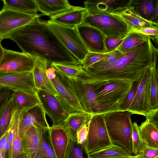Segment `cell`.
<instances>
[{"label": "cell", "instance_id": "obj_1", "mask_svg": "<svg viewBox=\"0 0 158 158\" xmlns=\"http://www.w3.org/2000/svg\"><path fill=\"white\" fill-rule=\"evenodd\" d=\"M40 17L12 31L7 39L15 42L23 52L44 60L48 64H81L52 32L47 21Z\"/></svg>", "mask_w": 158, "mask_h": 158}, {"label": "cell", "instance_id": "obj_2", "mask_svg": "<svg viewBox=\"0 0 158 158\" xmlns=\"http://www.w3.org/2000/svg\"><path fill=\"white\" fill-rule=\"evenodd\" d=\"M158 50L149 37L145 41L124 53L115 63L85 69L87 77L98 80H139L142 74L157 62Z\"/></svg>", "mask_w": 158, "mask_h": 158}, {"label": "cell", "instance_id": "obj_3", "mask_svg": "<svg viewBox=\"0 0 158 158\" xmlns=\"http://www.w3.org/2000/svg\"><path fill=\"white\" fill-rule=\"evenodd\" d=\"M89 78L92 82L99 104L110 112L116 111L130 90L134 81L123 80H98Z\"/></svg>", "mask_w": 158, "mask_h": 158}, {"label": "cell", "instance_id": "obj_4", "mask_svg": "<svg viewBox=\"0 0 158 158\" xmlns=\"http://www.w3.org/2000/svg\"><path fill=\"white\" fill-rule=\"evenodd\" d=\"M132 114L128 111H113L105 114V124L112 143L122 147L131 155Z\"/></svg>", "mask_w": 158, "mask_h": 158}, {"label": "cell", "instance_id": "obj_5", "mask_svg": "<svg viewBox=\"0 0 158 158\" xmlns=\"http://www.w3.org/2000/svg\"><path fill=\"white\" fill-rule=\"evenodd\" d=\"M81 24L94 27L106 37L121 39H124L133 31L124 20L112 14L88 11Z\"/></svg>", "mask_w": 158, "mask_h": 158}, {"label": "cell", "instance_id": "obj_6", "mask_svg": "<svg viewBox=\"0 0 158 158\" xmlns=\"http://www.w3.org/2000/svg\"><path fill=\"white\" fill-rule=\"evenodd\" d=\"M72 81L78 100L85 112L91 115L110 112L99 104L93 84L84 73Z\"/></svg>", "mask_w": 158, "mask_h": 158}, {"label": "cell", "instance_id": "obj_7", "mask_svg": "<svg viewBox=\"0 0 158 158\" xmlns=\"http://www.w3.org/2000/svg\"><path fill=\"white\" fill-rule=\"evenodd\" d=\"M105 114L91 115L89 121L85 143L86 149L89 154L106 148L112 144L105 124Z\"/></svg>", "mask_w": 158, "mask_h": 158}, {"label": "cell", "instance_id": "obj_8", "mask_svg": "<svg viewBox=\"0 0 158 158\" xmlns=\"http://www.w3.org/2000/svg\"><path fill=\"white\" fill-rule=\"evenodd\" d=\"M47 23L61 42L81 64L89 51L81 38L76 27H67L48 20Z\"/></svg>", "mask_w": 158, "mask_h": 158}, {"label": "cell", "instance_id": "obj_9", "mask_svg": "<svg viewBox=\"0 0 158 158\" xmlns=\"http://www.w3.org/2000/svg\"><path fill=\"white\" fill-rule=\"evenodd\" d=\"M36 94L46 114L50 118L52 127L62 126L72 113H75L58 96L38 90Z\"/></svg>", "mask_w": 158, "mask_h": 158}, {"label": "cell", "instance_id": "obj_10", "mask_svg": "<svg viewBox=\"0 0 158 158\" xmlns=\"http://www.w3.org/2000/svg\"><path fill=\"white\" fill-rule=\"evenodd\" d=\"M46 73L58 96L74 112H85L81 106L73 87L72 80L48 64Z\"/></svg>", "mask_w": 158, "mask_h": 158}, {"label": "cell", "instance_id": "obj_11", "mask_svg": "<svg viewBox=\"0 0 158 158\" xmlns=\"http://www.w3.org/2000/svg\"><path fill=\"white\" fill-rule=\"evenodd\" d=\"M150 68L147 70L139 79L135 95L128 111L132 114H138L146 117L154 113L151 108Z\"/></svg>", "mask_w": 158, "mask_h": 158}, {"label": "cell", "instance_id": "obj_12", "mask_svg": "<svg viewBox=\"0 0 158 158\" xmlns=\"http://www.w3.org/2000/svg\"><path fill=\"white\" fill-rule=\"evenodd\" d=\"M43 15L24 13L7 8L0 10V40L7 39L12 31L30 23Z\"/></svg>", "mask_w": 158, "mask_h": 158}, {"label": "cell", "instance_id": "obj_13", "mask_svg": "<svg viewBox=\"0 0 158 158\" xmlns=\"http://www.w3.org/2000/svg\"><path fill=\"white\" fill-rule=\"evenodd\" d=\"M37 58L23 52L4 49L0 72L21 73L31 71Z\"/></svg>", "mask_w": 158, "mask_h": 158}, {"label": "cell", "instance_id": "obj_14", "mask_svg": "<svg viewBox=\"0 0 158 158\" xmlns=\"http://www.w3.org/2000/svg\"><path fill=\"white\" fill-rule=\"evenodd\" d=\"M36 93L32 70L21 73L0 72V89Z\"/></svg>", "mask_w": 158, "mask_h": 158}, {"label": "cell", "instance_id": "obj_15", "mask_svg": "<svg viewBox=\"0 0 158 158\" xmlns=\"http://www.w3.org/2000/svg\"><path fill=\"white\" fill-rule=\"evenodd\" d=\"M78 33L89 52L106 53L105 46L106 36L98 29L86 25L77 26Z\"/></svg>", "mask_w": 158, "mask_h": 158}, {"label": "cell", "instance_id": "obj_16", "mask_svg": "<svg viewBox=\"0 0 158 158\" xmlns=\"http://www.w3.org/2000/svg\"><path fill=\"white\" fill-rule=\"evenodd\" d=\"M33 126L47 129L50 127L40 103L27 110L23 115L18 128V134L21 140L27 130Z\"/></svg>", "mask_w": 158, "mask_h": 158}, {"label": "cell", "instance_id": "obj_17", "mask_svg": "<svg viewBox=\"0 0 158 158\" xmlns=\"http://www.w3.org/2000/svg\"><path fill=\"white\" fill-rule=\"evenodd\" d=\"M131 0H87L84 7L88 12L102 14L118 13L130 7Z\"/></svg>", "mask_w": 158, "mask_h": 158}, {"label": "cell", "instance_id": "obj_18", "mask_svg": "<svg viewBox=\"0 0 158 158\" xmlns=\"http://www.w3.org/2000/svg\"><path fill=\"white\" fill-rule=\"evenodd\" d=\"M48 129L33 126L27 130L21 139L23 153L26 158H34L40 149L42 137Z\"/></svg>", "mask_w": 158, "mask_h": 158}, {"label": "cell", "instance_id": "obj_19", "mask_svg": "<svg viewBox=\"0 0 158 158\" xmlns=\"http://www.w3.org/2000/svg\"><path fill=\"white\" fill-rule=\"evenodd\" d=\"M88 13L85 7L71 6L68 10L50 17L52 23L70 27L81 25Z\"/></svg>", "mask_w": 158, "mask_h": 158}, {"label": "cell", "instance_id": "obj_20", "mask_svg": "<svg viewBox=\"0 0 158 158\" xmlns=\"http://www.w3.org/2000/svg\"><path fill=\"white\" fill-rule=\"evenodd\" d=\"M139 132L148 146L158 148V111L146 117L139 126Z\"/></svg>", "mask_w": 158, "mask_h": 158}, {"label": "cell", "instance_id": "obj_21", "mask_svg": "<svg viewBox=\"0 0 158 158\" xmlns=\"http://www.w3.org/2000/svg\"><path fill=\"white\" fill-rule=\"evenodd\" d=\"M48 64L44 60L37 58L32 70L35 88L54 95L58 94L54 88L46 73Z\"/></svg>", "mask_w": 158, "mask_h": 158}, {"label": "cell", "instance_id": "obj_22", "mask_svg": "<svg viewBox=\"0 0 158 158\" xmlns=\"http://www.w3.org/2000/svg\"><path fill=\"white\" fill-rule=\"evenodd\" d=\"M51 143L57 158H65L70 140L62 126L50 127L49 128Z\"/></svg>", "mask_w": 158, "mask_h": 158}, {"label": "cell", "instance_id": "obj_23", "mask_svg": "<svg viewBox=\"0 0 158 158\" xmlns=\"http://www.w3.org/2000/svg\"><path fill=\"white\" fill-rule=\"evenodd\" d=\"M91 115L86 112L70 114L65 121L62 126L68 133L70 139L77 141V133L83 125L88 123Z\"/></svg>", "mask_w": 158, "mask_h": 158}, {"label": "cell", "instance_id": "obj_24", "mask_svg": "<svg viewBox=\"0 0 158 158\" xmlns=\"http://www.w3.org/2000/svg\"><path fill=\"white\" fill-rule=\"evenodd\" d=\"M111 14L124 20L133 31L145 28H158V24L143 19L136 14L130 7L119 13Z\"/></svg>", "mask_w": 158, "mask_h": 158}, {"label": "cell", "instance_id": "obj_25", "mask_svg": "<svg viewBox=\"0 0 158 158\" xmlns=\"http://www.w3.org/2000/svg\"><path fill=\"white\" fill-rule=\"evenodd\" d=\"M38 11L50 17L69 9L71 6L67 0H35Z\"/></svg>", "mask_w": 158, "mask_h": 158}, {"label": "cell", "instance_id": "obj_26", "mask_svg": "<svg viewBox=\"0 0 158 158\" xmlns=\"http://www.w3.org/2000/svg\"><path fill=\"white\" fill-rule=\"evenodd\" d=\"M158 0H131L130 8L143 19L153 22L154 12Z\"/></svg>", "mask_w": 158, "mask_h": 158}, {"label": "cell", "instance_id": "obj_27", "mask_svg": "<svg viewBox=\"0 0 158 158\" xmlns=\"http://www.w3.org/2000/svg\"><path fill=\"white\" fill-rule=\"evenodd\" d=\"M15 107L13 95L0 109V139L9 128Z\"/></svg>", "mask_w": 158, "mask_h": 158}, {"label": "cell", "instance_id": "obj_28", "mask_svg": "<svg viewBox=\"0 0 158 158\" xmlns=\"http://www.w3.org/2000/svg\"><path fill=\"white\" fill-rule=\"evenodd\" d=\"M13 95L16 107L23 110H27L40 103L36 93L16 90Z\"/></svg>", "mask_w": 158, "mask_h": 158}, {"label": "cell", "instance_id": "obj_29", "mask_svg": "<svg viewBox=\"0 0 158 158\" xmlns=\"http://www.w3.org/2000/svg\"><path fill=\"white\" fill-rule=\"evenodd\" d=\"M3 8L12 9L20 12L37 14V7L35 0H4Z\"/></svg>", "mask_w": 158, "mask_h": 158}, {"label": "cell", "instance_id": "obj_30", "mask_svg": "<svg viewBox=\"0 0 158 158\" xmlns=\"http://www.w3.org/2000/svg\"><path fill=\"white\" fill-rule=\"evenodd\" d=\"M89 155L90 158H125L133 156L122 147L113 144Z\"/></svg>", "mask_w": 158, "mask_h": 158}, {"label": "cell", "instance_id": "obj_31", "mask_svg": "<svg viewBox=\"0 0 158 158\" xmlns=\"http://www.w3.org/2000/svg\"><path fill=\"white\" fill-rule=\"evenodd\" d=\"M51 66L62 75L73 81L85 72L81 64L52 63Z\"/></svg>", "mask_w": 158, "mask_h": 158}, {"label": "cell", "instance_id": "obj_32", "mask_svg": "<svg viewBox=\"0 0 158 158\" xmlns=\"http://www.w3.org/2000/svg\"><path fill=\"white\" fill-rule=\"evenodd\" d=\"M149 37L142 33L132 31L124 39L116 49L124 53L146 41Z\"/></svg>", "mask_w": 158, "mask_h": 158}, {"label": "cell", "instance_id": "obj_33", "mask_svg": "<svg viewBox=\"0 0 158 158\" xmlns=\"http://www.w3.org/2000/svg\"><path fill=\"white\" fill-rule=\"evenodd\" d=\"M151 108L152 112L158 111V85L157 62L150 68Z\"/></svg>", "mask_w": 158, "mask_h": 158}, {"label": "cell", "instance_id": "obj_34", "mask_svg": "<svg viewBox=\"0 0 158 158\" xmlns=\"http://www.w3.org/2000/svg\"><path fill=\"white\" fill-rule=\"evenodd\" d=\"M34 158H57L51 143L49 129L43 135L41 148Z\"/></svg>", "mask_w": 158, "mask_h": 158}, {"label": "cell", "instance_id": "obj_35", "mask_svg": "<svg viewBox=\"0 0 158 158\" xmlns=\"http://www.w3.org/2000/svg\"><path fill=\"white\" fill-rule=\"evenodd\" d=\"M65 158H90L85 144H80L70 139Z\"/></svg>", "mask_w": 158, "mask_h": 158}, {"label": "cell", "instance_id": "obj_36", "mask_svg": "<svg viewBox=\"0 0 158 158\" xmlns=\"http://www.w3.org/2000/svg\"><path fill=\"white\" fill-rule=\"evenodd\" d=\"M131 144L132 153L134 156L138 155L147 146L140 136L139 126L136 122H134L132 124Z\"/></svg>", "mask_w": 158, "mask_h": 158}, {"label": "cell", "instance_id": "obj_37", "mask_svg": "<svg viewBox=\"0 0 158 158\" xmlns=\"http://www.w3.org/2000/svg\"><path fill=\"white\" fill-rule=\"evenodd\" d=\"M124 55V53L116 49L111 52L106 53L102 59L89 67L95 68L112 64Z\"/></svg>", "mask_w": 158, "mask_h": 158}, {"label": "cell", "instance_id": "obj_38", "mask_svg": "<svg viewBox=\"0 0 158 158\" xmlns=\"http://www.w3.org/2000/svg\"><path fill=\"white\" fill-rule=\"evenodd\" d=\"M139 80L133 81L130 90L123 101L118 106L116 111L123 112L128 111L135 95Z\"/></svg>", "mask_w": 158, "mask_h": 158}, {"label": "cell", "instance_id": "obj_39", "mask_svg": "<svg viewBox=\"0 0 158 158\" xmlns=\"http://www.w3.org/2000/svg\"><path fill=\"white\" fill-rule=\"evenodd\" d=\"M106 53L89 52L81 63V64L85 69L102 59Z\"/></svg>", "mask_w": 158, "mask_h": 158}, {"label": "cell", "instance_id": "obj_40", "mask_svg": "<svg viewBox=\"0 0 158 158\" xmlns=\"http://www.w3.org/2000/svg\"><path fill=\"white\" fill-rule=\"evenodd\" d=\"M22 153H23L21 140L18 133L16 135L12 143L10 152V158H15Z\"/></svg>", "mask_w": 158, "mask_h": 158}, {"label": "cell", "instance_id": "obj_41", "mask_svg": "<svg viewBox=\"0 0 158 158\" xmlns=\"http://www.w3.org/2000/svg\"><path fill=\"white\" fill-rule=\"evenodd\" d=\"M124 39L106 37L105 42L106 53L116 49L122 43Z\"/></svg>", "mask_w": 158, "mask_h": 158}, {"label": "cell", "instance_id": "obj_42", "mask_svg": "<svg viewBox=\"0 0 158 158\" xmlns=\"http://www.w3.org/2000/svg\"><path fill=\"white\" fill-rule=\"evenodd\" d=\"M88 123L82 125L77 131V141L78 144H85L87 137Z\"/></svg>", "mask_w": 158, "mask_h": 158}, {"label": "cell", "instance_id": "obj_43", "mask_svg": "<svg viewBox=\"0 0 158 158\" xmlns=\"http://www.w3.org/2000/svg\"><path fill=\"white\" fill-rule=\"evenodd\" d=\"M158 156V148L147 146L136 156L138 158H154Z\"/></svg>", "mask_w": 158, "mask_h": 158}, {"label": "cell", "instance_id": "obj_44", "mask_svg": "<svg viewBox=\"0 0 158 158\" xmlns=\"http://www.w3.org/2000/svg\"><path fill=\"white\" fill-rule=\"evenodd\" d=\"M132 31L138 32L148 36L151 39L155 40L158 44V28H145Z\"/></svg>", "mask_w": 158, "mask_h": 158}, {"label": "cell", "instance_id": "obj_45", "mask_svg": "<svg viewBox=\"0 0 158 158\" xmlns=\"http://www.w3.org/2000/svg\"><path fill=\"white\" fill-rule=\"evenodd\" d=\"M14 92V91L9 89H0V109L12 96Z\"/></svg>", "mask_w": 158, "mask_h": 158}, {"label": "cell", "instance_id": "obj_46", "mask_svg": "<svg viewBox=\"0 0 158 158\" xmlns=\"http://www.w3.org/2000/svg\"><path fill=\"white\" fill-rule=\"evenodd\" d=\"M8 140L7 131L0 139V149L2 152Z\"/></svg>", "mask_w": 158, "mask_h": 158}, {"label": "cell", "instance_id": "obj_47", "mask_svg": "<svg viewBox=\"0 0 158 158\" xmlns=\"http://www.w3.org/2000/svg\"><path fill=\"white\" fill-rule=\"evenodd\" d=\"M10 145L7 141L2 152L3 158H10Z\"/></svg>", "mask_w": 158, "mask_h": 158}, {"label": "cell", "instance_id": "obj_48", "mask_svg": "<svg viewBox=\"0 0 158 158\" xmlns=\"http://www.w3.org/2000/svg\"><path fill=\"white\" fill-rule=\"evenodd\" d=\"M2 41V40H0V63L2 60L3 55L4 49L1 45V42Z\"/></svg>", "mask_w": 158, "mask_h": 158}, {"label": "cell", "instance_id": "obj_49", "mask_svg": "<svg viewBox=\"0 0 158 158\" xmlns=\"http://www.w3.org/2000/svg\"><path fill=\"white\" fill-rule=\"evenodd\" d=\"M15 158H26V157L24 155L23 153H22L18 156H17Z\"/></svg>", "mask_w": 158, "mask_h": 158}, {"label": "cell", "instance_id": "obj_50", "mask_svg": "<svg viewBox=\"0 0 158 158\" xmlns=\"http://www.w3.org/2000/svg\"><path fill=\"white\" fill-rule=\"evenodd\" d=\"M125 158H138L136 156H131L127 157Z\"/></svg>", "mask_w": 158, "mask_h": 158}, {"label": "cell", "instance_id": "obj_51", "mask_svg": "<svg viewBox=\"0 0 158 158\" xmlns=\"http://www.w3.org/2000/svg\"><path fill=\"white\" fill-rule=\"evenodd\" d=\"M0 158H3L2 156V152H1L0 149Z\"/></svg>", "mask_w": 158, "mask_h": 158}, {"label": "cell", "instance_id": "obj_52", "mask_svg": "<svg viewBox=\"0 0 158 158\" xmlns=\"http://www.w3.org/2000/svg\"><path fill=\"white\" fill-rule=\"evenodd\" d=\"M154 158H158V156H156Z\"/></svg>", "mask_w": 158, "mask_h": 158}]
</instances>
